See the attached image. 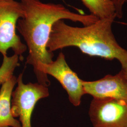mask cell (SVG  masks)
Wrapping results in <instances>:
<instances>
[{
    "instance_id": "obj_13",
    "label": "cell",
    "mask_w": 127,
    "mask_h": 127,
    "mask_svg": "<svg viewBox=\"0 0 127 127\" xmlns=\"http://www.w3.org/2000/svg\"><path fill=\"white\" fill-rule=\"evenodd\" d=\"M4 0H0V1H4Z\"/></svg>"
},
{
    "instance_id": "obj_2",
    "label": "cell",
    "mask_w": 127,
    "mask_h": 127,
    "mask_svg": "<svg viewBox=\"0 0 127 127\" xmlns=\"http://www.w3.org/2000/svg\"><path fill=\"white\" fill-rule=\"evenodd\" d=\"M114 18L99 19L83 27L69 26L63 20L55 23L47 44L50 52L68 47H75L91 57H99L120 63L127 69V50L116 41L113 32Z\"/></svg>"
},
{
    "instance_id": "obj_4",
    "label": "cell",
    "mask_w": 127,
    "mask_h": 127,
    "mask_svg": "<svg viewBox=\"0 0 127 127\" xmlns=\"http://www.w3.org/2000/svg\"><path fill=\"white\" fill-rule=\"evenodd\" d=\"M23 15L20 2L15 0L0 1V53L3 56L7 55V51L11 49L20 59H23L27 46L21 41L16 30L18 20Z\"/></svg>"
},
{
    "instance_id": "obj_7",
    "label": "cell",
    "mask_w": 127,
    "mask_h": 127,
    "mask_svg": "<svg viewBox=\"0 0 127 127\" xmlns=\"http://www.w3.org/2000/svg\"><path fill=\"white\" fill-rule=\"evenodd\" d=\"M85 94L95 98H111L127 102V79L121 70L117 74H108L95 81H83Z\"/></svg>"
},
{
    "instance_id": "obj_8",
    "label": "cell",
    "mask_w": 127,
    "mask_h": 127,
    "mask_svg": "<svg viewBox=\"0 0 127 127\" xmlns=\"http://www.w3.org/2000/svg\"><path fill=\"white\" fill-rule=\"evenodd\" d=\"M17 78L12 75L1 84L0 89V127H21L11 111V97Z\"/></svg>"
},
{
    "instance_id": "obj_9",
    "label": "cell",
    "mask_w": 127,
    "mask_h": 127,
    "mask_svg": "<svg viewBox=\"0 0 127 127\" xmlns=\"http://www.w3.org/2000/svg\"><path fill=\"white\" fill-rule=\"evenodd\" d=\"M91 14L98 19L114 18L116 10L112 0H81Z\"/></svg>"
},
{
    "instance_id": "obj_10",
    "label": "cell",
    "mask_w": 127,
    "mask_h": 127,
    "mask_svg": "<svg viewBox=\"0 0 127 127\" xmlns=\"http://www.w3.org/2000/svg\"><path fill=\"white\" fill-rule=\"evenodd\" d=\"M19 65V59L17 56H3L2 64L0 67V85L13 75L15 68Z\"/></svg>"
},
{
    "instance_id": "obj_6",
    "label": "cell",
    "mask_w": 127,
    "mask_h": 127,
    "mask_svg": "<svg viewBox=\"0 0 127 127\" xmlns=\"http://www.w3.org/2000/svg\"><path fill=\"white\" fill-rule=\"evenodd\" d=\"M89 115L93 127H127V102L93 98Z\"/></svg>"
},
{
    "instance_id": "obj_3",
    "label": "cell",
    "mask_w": 127,
    "mask_h": 127,
    "mask_svg": "<svg viewBox=\"0 0 127 127\" xmlns=\"http://www.w3.org/2000/svg\"><path fill=\"white\" fill-rule=\"evenodd\" d=\"M36 75L38 83L46 87L50 85L48 75L56 79L68 94L69 100L75 106H79L85 94L83 80L80 79L67 63L65 56L60 52L55 61L49 64H39Z\"/></svg>"
},
{
    "instance_id": "obj_5",
    "label": "cell",
    "mask_w": 127,
    "mask_h": 127,
    "mask_svg": "<svg viewBox=\"0 0 127 127\" xmlns=\"http://www.w3.org/2000/svg\"><path fill=\"white\" fill-rule=\"evenodd\" d=\"M17 86L11 97V111L15 118L18 117L21 127H32L31 119L39 100L49 95L48 87L39 83L23 82V73L17 78Z\"/></svg>"
},
{
    "instance_id": "obj_1",
    "label": "cell",
    "mask_w": 127,
    "mask_h": 127,
    "mask_svg": "<svg viewBox=\"0 0 127 127\" xmlns=\"http://www.w3.org/2000/svg\"><path fill=\"white\" fill-rule=\"evenodd\" d=\"M20 3L24 15L18 20L17 30L26 42L28 49L27 63L33 66L35 75L39 64L53 61V52L48 50L47 44L55 23L68 19L87 26L99 19L91 14L73 12L61 4L45 3L40 0H20Z\"/></svg>"
},
{
    "instance_id": "obj_12",
    "label": "cell",
    "mask_w": 127,
    "mask_h": 127,
    "mask_svg": "<svg viewBox=\"0 0 127 127\" xmlns=\"http://www.w3.org/2000/svg\"><path fill=\"white\" fill-rule=\"evenodd\" d=\"M122 70L123 71V72L124 75H125V77L126 78V79H127V69H125V70L122 69Z\"/></svg>"
},
{
    "instance_id": "obj_11",
    "label": "cell",
    "mask_w": 127,
    "mask_h": 127,
    "mask_svg": "<svg viewBox=\"0 0 127 127\" xmlns=\"http://www.w3.org/2000/svg\"><path fill=\"white\" fill-rule=\"evenodd\" d=\"M114 3L116 17L121 18L123 16V8L125 4L127 2V0H112Z\"/></svg>"
}]
</instances>
